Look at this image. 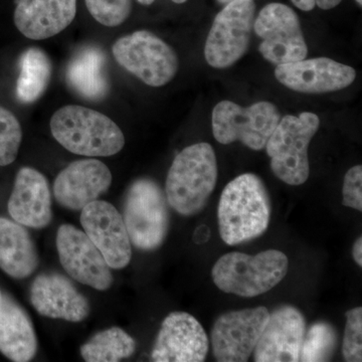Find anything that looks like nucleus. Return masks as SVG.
I'll return each instance as SVG.
<instances>
[{
  "instance_id": "a878e982",
  "label": "nucleus",
  "mask_w": 362,
  "mask_h": 362,
  "mask_svg": "<svg viewBox=\"0 0 362 362\" xmlns=\"http://www.w3.org/2000/svg\"><path fill=\"white\" fill-rule=\"evenodd\" d=\"M337 331L329 323L312 324L305 332L299 361L314 362L329 361L337 347Z\"/></svg>"
},
{
  "instance_id": "412c9836",
  "label": "nucleus",
  "mask_w": 362,
  "mask_h": 362,
  "mask_svg": "<svg viewBox=\"0 0 362 362\" xmlns=\"http://www.w3.org/2000/svg\"><path fill=\"white\" fill-rule=\"evenodd\" d=\"M37 339L30 317L8 295L0 298V352L14 362L32 361Z\"/></svg>"
},
{
  "instance_id": "72a5a7b5",
  "label": "nucleus",
  "mask_w": 362,
  "mask_h": 362,
  "mask_svg": "<svg viewBox=\"0 0 362 362\" xmlns=\"http://www.w3.org/2000/svg\"><path fill=\"white\" fill-rule=\"evenodd\" d=\"M216 1H218V4L226 6V4H230V2L233 1V0H216Z\"/></svg>"
},
{
  "instance_id": "ddd939ff",
  "label": "nucleus",
  "mask_w": 362,
  "mask_h": 362,
  "mask_svg": "<svg viewBox=\"0 0 362 362\" xmlns=\"http://www.w3.org/2000/svg\"><path fill=\"white\" fill-rule=\"evenodd\" d=\"M81 225L114 270L129 265L132 247L122 214L110 202H90L82 209Z\"/></svg>"
},
{
  "instance_id": "6ab92c4d",
  "label": "nucleus",
  "mask_w": 362,
  "mask_h": 362,
  "mask_svg": "<svg viewBox=\"0 0 362 362\" xmlns=\"http://www.w3.org/2000/svg\"><path fill=\"white\" fill-rule=\"evenodd\" d=\"M8 213L28 228H47L52 218L51 189L45 176L32 168L18 170L9 197Z\"/></svg>"
},
{
  "instance_id": "dca6fc26",
  "label": "nucleus",
  "mask_w": 362,
  "mask_h": 362,
  "mask_svg": "<svg viewBox=\"0 0 362 362\" xmlns=\"http://www.w3.org/2000/svg\"><path fill=\"white\" fill-rule=\"evenodd\" d=\"M306 332L303 314L295 307L282 306L269 315L254 352L257 362L299 361Z\"/></svg>"
},
{
  "instance_id": "9d476101",
  "label": "nucleus",
  "mask_w": 362,
  "mask_h": 362,
  "mask_svg": "<svg viewBox=\"0 0 362 362\" xmlns=\"http://www.w3.org/2000/svg\"><path fill=\"white\" fill-rule=\"evenodd\" d=\"M254 32L261 39L259 54L273 65L306 59L308 47L299 16L286 4H267L255 18Z\"/></svg>"
},
{
  "instance_id": "39448f33",
  "label": "nucleus",
  "mask_w": 362,
  "mask_h": 362,
  "mask_svg": "<svg viewBox=\"0 0 362 362\" xmlns=\"http://www.w3.org/2000/svg\"><path fill=\"white\" fill-rule=\"evenodd\" d=\"M319 127L320 119L311 112L280 119L265 146L276 177L293 187L306 182L310 175L309 144Z\"/></svg>"
},
{
  "instance_id": "f704fd0d",
  "label": "nucleus",
  "mask_w": 362,
  "mask_h": 362,
  "mask_svg": "<svg viewBox=\"0 0 362 362\" xmlns=\"http://www.w3.org/2000/svg\"><path fill=\"white\" fill-rule=\"evenodd\" d=\"M359 6H362V0H356Z\"/></svg>"
},
{
  "instance_id": "c9c22d12",
  "label": "nucleus",
  "mask_w": 362,
  "mask_h": 362,
  "mask_svg": "<svg viewBox=\"0 0 362 362\" xmlns=\"http://www.w3.org/2000/svg\"><path fill=\"white\" fill-rule=\"evenodd\" d=\"M1 295H2L1 290H0V298H1Z\"/></svg>"
},
{
  "instance_id": "f257e3e1",
  "label": "nucleus",
  "mask_w": 362,
  "mask_h": 362,
  "mask_svg": "<svg viewBox=\"0 0 362 362\" xmlns=\"http://www.w3.org/2000/svg\"><path fill=\"white\" fill-rule=\"evenodd\" d=\"M271 201L265 183L254 173H244L223 188L218 207L221 240L230 246L257 239L271 221Z\"/></svg>"
},
{
  "instance_id": "0eeeda50",
  "label": "nucleus",
  "mask_w": 362,
  "mask_h": 362,
  "mask_svg": "<svg viewBox=\"0 0 362 362\" xmlns=\"http://www.w3.org/2000/svg\"><path fill=\"white\" fill-rule=\"evenodd\" d=\"M112 52L119 65L150 87L168 85L180 66L175 49L148 30L124 35Z\"/></svg>"
},
{
  "instance_id": "b1692460",
  "label": "nucleus",
  "mask_w": 362,
  "mask_h": 362,
  "mask_svg": "<svg viewBox=\"0 0 362 362\" xmlns=\"http://www.w3.org/2000/svg\"><path fill=\"white\" fill-rule=\"evenodd\" d=\"M16 95L23 103H33L44 94L52 76V64L45 52L30 47L21 56Z\"/></svg>"
},
{
  "instance_id": "7c9ffc66",
  "label": "nucleus",
  "mask_w": 362,
  "mask_h": 362,
  "mask_svg": "<svg viewBox=\"0 0 362 362\" xmlns=\"http://www.w3.org/2000/svg\"><path fill=\"white\" fill-rule=\"evenodd\" d=\"M297 8L303 11H311L318 6L323 11H329L341 4L342 0H291Z\"/></svg>"
},
{
  "instance_id": "20e7f679",
  "label": "nucleus",
  "mask_w": 362,
  "mask_h": 362,
  "mask_svg": "<svg viewBox=\"0 0 362 362\" xmlns=\"http://www.w3.org/2000/svg\"><path fill=\"white\" fill-rule=\"evenodd\" d=\"M289 269V259L278 250L259 254L232 252L221 256L211 270L218 289L240 297H257L280 284Z\"/></svg>"
},
{
  "instance_id": "393cba45",
  "label": "nucleus",
  "mask_w": 362,
  "mask_h": 362,
  "mask_svg": "<svg viewBox=\"0 0 362 362\" xmlns=\"http://www.w3.org/2000/svg\"><path fill=\"white\" fill-rule=\"evenodd\" d=\"M136 342L126 331L111 327L101 331L81 347L87 362H118L134 354Z\"/></svg>"
},
{
  "instance_id": "cd10ccee",
  "label": "nucleus",
  "mask_w": 362,
  "mask_h": 362,
  "mask_svg": "<svg viewBox=\"0 0 362 362\" xmlns=\"http://www.w3.org/2000/svg\"><path fill=\"white\" fill-rule=\"evenodd\" d=\"M90 16L108 28L122 25L132 11V0H85Z\"/></svg>"
},
{
  "instance_id": "c85d7f7f",
  "label": "nucleus",
  "mask_w": 362,
  "mask_h": 362,
  "mask_svg": "<svg viewBox=\"0 0 362 362\" xmlns=\"http://www.w3.org/2000/svg\"><path fill=\"white\" fill-rule=\"evenodd\" d=\"M342 354L349 362L362 361V308L356 307L346 312Z\"/></svg>"
},
{
  "instance_id": "9b49d317",
  "label": "nucleus",
  "mask_w": 362,
  "mask_h": 362,
  "mask_svg": "<svg viewBox=\"0 0 362 362\" xmlns=\"http://www.w3.org/2000/svg\"><path fill=\"white\" fill-rule=\"evenodd\" d=\"M270 312L264 306L226 312L211 330L214 356L220 362L249 361L258 343Z\"/></svg>"
},
{
  "instance_id": "4be33fe9",
  "label": "nucleus",
  "mask_w": 362,
  "mask_h": 362,
  "mask_svg": "<svg viewBox=\"0 0 362 362\" xmlns=\"http://www.w3.org/2000/svg\"><path fill=\"white\" fill-rule=\"evenodd\" d=\"M37 247L21 223L0 218V269L13 279L32 276L39 267Z\"/></svg>"
},
{
  "instance_id": "2eb2a0df",
  "label": "nucleus",
  "mask_w": 362,
  "mask_h": 362,
  "mask_svg": "<svg viewBox=\"0 0 362 362\" xmlns=\"http://www.w3.org/2000/svg\"><path fill=\"white\" fill-rule=\"evenodd\" d=\"M275 77L295 92L324 94L349 87L356 80V71L329 58L304 59L276 66Z\"/></svg>"
},
{
  "instance_id": "5701e85b",
  "label": "nucleus",
  "mask_w": 362,
  "mask_h": 362,
  "mask_svg": "<svg viewBox=\"0 0 362 362\" xmlns=\"http://www.w3.org/2000/svg\"><path fill=\"white\" fill-rule=\"evenodd\" d=\"M105 57L96 47H88L71 59L66 70L69 84L81 96L90 100L105 97L108 90L104 73Z\"/></svg>"
},
{
  "instance_id": "7ed1b4c3",
  "label": "nucleus",
  "mask_w": 362,
  "mask_h": 362,
  "mask_svg": "<svg viewBox=\"0 0 362 362\" xmlns=\"http://www.w3.org/2000/svg\"><path fill=\"white\" fill-rule=\"evenodd\" d=\"M49 126L54 139L77 156H115L125 145L119 126L108 116L87 107H62L52 115Z\"/></svg>"
},
{
  "instance_id": "f3484780",
  "label": "nucleus",
  "mask_w": 362,
  "mask_h": 362,
  "mask_svg": "<svg viewBox=\"0 0 362 362\" xmlns=\"http://www.w3.org/2000/svg\"><path fill=\"white\" fill-rule=\"evenodd\" d=\"M108 166L98 159L71 162L59 173L54 183V195L62 206L71 211H82L108 192L112 185Z\"/></svg>"
},
{
  "instance_id": "aec40b11",
  "label": "nucleus",
  "mask_w": 362,
  "mask_h": 362,
  "mask_svg": "<svg viewBox=\"0 0 362 362\" xmlns=\"http://www.w3.org/2000/svg\"><path fill=\"white\" fill-rule=\"evenodd\" d=\"M77 0H18L14 23L25 37L49 39L75 20Z\"/></svg>"
},
{
  "instance_id": "f03ea898",
  "label": "nucleus",
  "mask_w": 362,
  "mask_h": 362,
  "mask_svg": "<svg viewBox=\"0 0 362 362\" xmlns=\"http://www.w3.org/2000/svg\"><path fill=\"white\" fill-rule=\"evenodd\" d=\"M218 181L216 152L206 142L182 150L169 168L165 197L169 206L185 216H195L206 207Z\"/></svg>"
},
{
  "instance_id": "a211bd4d",
  "label": "nucleus",
  "mask_w": 362,
  "mask_h": 362,
  "mask_svg": "<svg viewBox=\"0 0 362 362\" xmlns=\"http://www.w3.org/2000/svg\"><path fill=\"white\" fill-rule=\"evenodd\" d=\"M30 302L42 316L81 322L90 314L87 298L59 274H42L30 288Z\"/></svg>"
},
{
  "instance_id": "2f4dec72",
  "label": "nucleus",
  "mask_w": 362,
  "mask_h": 362,
  "mask_svg": "<svg viewBox=\"0 0 362 362\" xmlns=\"http://www.w3.org/2000/svg\"><path fill=\"white\" fill-rule=\"evenodd\" d=\"M352 256H354V261L359 267H362V238L359 237L358 239L354 243V247H352Z\"/></svg>"
},
{
  "instance_id": "6e6552de",
  "label": "nucleus",
  "mask_w": 362,
  "mask_h": 362,
  "mask_svg": "<svg viewBox=\"0 0 362 362\" xmlns=\"http://www.w3.org/2000/svg\"><path fill=\"white\" fill-rule=\"evenodd\" d=\"M280 119L277 107L270 102L242 107L225 100L214 108L211 127L214 138L221 144L240 141L247 148L259 151L265 148Z\"/></svg>"
},
{
  "instance_id": "f8f14e48",
  "label": "nucleus",
  "mask_w": 362,
  "mask_h": 362,
  "mask_svg": "<svg viewBox=\"0 0 362 362\" xmlns=\"http://www.w3.org/2000/svg\"><path fill=\"white\" fill-rule=\"evenodd\" d=\"M56 242L59 262L74 280L99 291L110 289L111 268L85 232L65 223L58 228Z\"/></svg>"
},
{
  "instance_id": "423d86ee",
  "label": "nucleus",
  "mask_w": 362,
  "mask_h": 362,
  "mask_svg": "<svg viewBox=\"0 0 362 362\" xmlns=\"http://www.w3.org/2000/svg\"><path fill=\"white\" fill-rule=\"evenodd\" d=\"M169 204L158 183L139 178L128 188L123 220L131 243L142 251L162 246L169 230Z\"/></svg>"
},
{
  "instance_id": "c756f323",
  "label": "nucleus",
  "mask_w": 362,
  "mask_h": 362,
  "mask_svg": "<svg viewBox=\"0 0 362 362\" xmlns=\"http://www.w3.org/2000/svg\"><path fill=\"white\" fill-rule=\"evenodd\" d=\"M342 204L362 211V166L356 165L347 171L342 187Z\"/></svg>"
},
{
  "instance_id": "1a4fd4ad",
  "label": "nucleus",
  "mask_w": 362,
  "mask_h": 362,
  "mask_svg": "<svg viewBox=\"0 0 362 362\" xmlns=\"http://www.w3.org/2000/svg\"><path fill=\"white\" fill-rule=\"evenodd\" d=\"M254 0H233L216 14L204 45V58L214 69H228L249 49L256 16Z\"/></svg>"
},
{
  "instance_id": "4468645a",
  "label": "nucleus",
  "mask_w": 362,
  "mask_h": 362,
  "mask_svg": "<svg viewBox=\"0 0 362 362\" xmlns=\"http://www.w3.org/2000/svg\"><path fill=\"white\" fill-rule=\"evenodd\" d=\"M209 349V337L199 321L187 312L175 311L162 322L151 358L156 362H202Z\"/></svg>"
},
{
  "instance_id": "473e14b6",
  "label": "nucleus",
  "mask_w": 362,
  "mask_h": 362,
  "mask_svg": "<svg viewBox=\"0 0 362 362\" xmlns=\"http://www.w3.org/2000/svg\"><path fill=\"white\" fill-rule=\"evenodd\" d=\"M137 1L143 4V6H150V4H153L156 0H137ZM171 1L175 2V4H181L187 2V0H171Z\"/></svg>"
},
{
  "instance_id": "bb28decb",
  "label": "nucleus",
  "mask_w": 362,
  "mask_h": 362,
  "mask_svg": "<svg viewBox=\"0 0 362 362\" xmlns=\"http://www.w3.org/2000/svg\"><path fill=\"white\" fill-rule=\"evenodd\" d=\"M23 130L16 117L0 106V166L13 163L18 157Z\"/></svg>"
}]
</instances>
